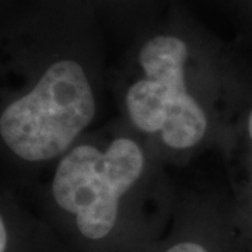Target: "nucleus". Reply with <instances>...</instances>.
<instances>
[{"label":"nucleus","mask_w":252,"mask_h":252,"mask_svg":"<svg viewBox=\"0 0 252 252\" xmlns=\"http://www.w3.org/2000/svg\"><path fill=\"white\" fill-rule=\"evenodd\" d=\"M59 10L0 0V177L23 199L102 122L109 101L102 56Z\"/></svg>","instance_id":"f257e3e1"},{"label":"nucleus","mask_w":252,"mask_h":252,"mask_svg":"<svg viewBox=\"0 0 252 252\" xmlns=\"http://www.w3.org/2000/svg\"><path fill=\"white\" fill-rule=\"evenodd\" d=\"M153 252H248L228 190L178 188L170 227Z\"/></svg>","instance_id":"20e7f679"},{"label":"nucleus","mask_w":252,"mask_h":252,"mask_svg":"<svg viewBox=\"0 0 252 252\" xmlns=\"http://www.w3.org/2000/svg\"><path fill=\"white\" fill-rule=\"evenodd\" d=\"M0 252H70L0 177Z\"/></svg>","instance_id":"423d86ee"},{"label":"nucleus","mask_w":252,"mask_h":252,"mask_svg":"<svg viewBox=\"0 0 252 252\" xmlns=\"http://www.w3.org/2000/svg\"><path fill=\"white\" fill-rule=\"evenodd\" d=\"M251 91L250 74L182 28L146 35L108 70L115 117L168 168L220 152Z\"/></svg>","instance_id":"7ed1b4c3"},{"label":"nucleus","mask_w":252,"mask_h":252,"mask_svg":"<svg viewBox=\"0 0 252 252\" xmlns=\"http://www.w3.org/2000/svg\"><path fill=\"white\" fill-rule=\"evenodd\" d=\"M170 170L114 117L73 144L24 200L70 252H153L178 196Z\"/></svg>","instance_id":"f03ea898"},{"label":"nucleus","mask_w":252,"mask_h":252,"mask_svg":"<svg viewBox=\"0 0 252 252\" xmlns=\"http://www.w3.org/2000/svg\"><path fill=\"white\" fill-rule=\"evenodd\" d=\"M220 152L228 172L233 215L247 251L252 252V91Z\"/></svg>","instance_id":"39448f33"}]
</instances>
